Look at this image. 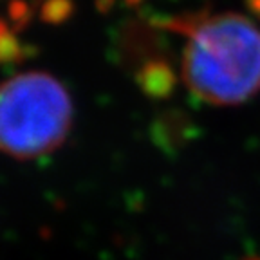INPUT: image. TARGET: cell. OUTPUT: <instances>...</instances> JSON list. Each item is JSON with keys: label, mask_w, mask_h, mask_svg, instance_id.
<instances>
[{"label": "cell", "mask_w": 260, "mask_h": 260, "mask_svg": "<svg viewBox=\"0 0 260 260\" xmlns=\"http://www.w3.org/2000/svg\"><path fill=\"white\" fill-rule=\"evenodd\" d=\"M183 38L181 74L193 96L217 107L249 102L260 92V27L239 13L170 18Z\"/></svg>", "instance_id": "6da1fadb"}, {"label": "cell", "mask_w": 260, "mask_h": 260, "mask_svg": "<svg viewBox=\"0 0 260 260\" xmlns=\"http://www.w3.org/2000/svg\"><path fill=\"white\" fill-rule=\"evenodd\" d=\"M73 125V100L53 74L31 71L0 83V152L37 159L65 141Z\"/></svg>", "instance_id": "7a4b0ae2"}]
</instances>
